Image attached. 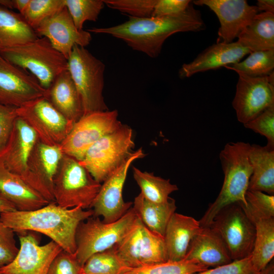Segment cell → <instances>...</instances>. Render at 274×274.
<instances>
[{"instance_id":"cell-1","label":"cell","mask_w":274,"mask_h":274,"mask_svg":"<svg viewBox=\"0 0 274 274\" xmlns=\"http://www.w3.org/2000/svg\"><path fill=\"white\" fill-rule=\"evenodd\" d=\"M206 28L200 12L192 4L183 12L165 16L133 18L120 24L88 29L122 40L133 50L157 57L167 38L179 32L198 31Z\"/></svg>"},{"instance_id":"cell-2","label":"cell","mask_w":274,"mask_h":274,"mask_svg":"<svg viewBox=\"0 0 274 274\" xmlns=\"http://www.w3.org/2000/svg\"><path fill=\"white\" fill-rule=\"evenodd\" d=\"M93 216L92 210L80 207L65 208L55 202L37 210H16L0 214V220L14 232L35 231L49 237L63 250L76 251V233L79 224Z\"/></svg>"},{"instance_id":"cell-3","label":"cell","mask_w":274,"mask_h":274,"mask_svg":"<svg viewBox=\"0 0 274 274\" xmlns=\"http://www.w3.org/2000/svg\"><path fill=\"white\" fill-rule=\"evenodd\" d=\"M250 147L248 143L232 142L227 143L221 151L223 183L218 196L199 220L201 227L210 226L218 213L228 205L239 202L247 206L245 196L252 173L249 157Z\"/></svg>"},{"instance_id":"cell-4","label":"cell","mask_w":274,"mask_h":274,"mask_svg":"<svg viewBox=\"0 0 274 274\" xmlns=\"http://www.w3.org/2000/svg\"><path fill=\"white\" fill-rule=\"evenodd\" d=\"M0 55L32 74L47 90L67 70V58L45 37L5 49Z\"/></svg>"},{"instance_id":"cell-5","label":"cell","mask_w":274,"mask_h":274,"mask_svg":"<svg viewBox=\"0 0 274 274\" xmlns=\"http://www.w3.org/2000/svg\"><path fill=\"white\" fill-rule=\"evenodd\" d=\"M101 185L79 160L63 154L53 179L55 202L65 208H91Z\"/></svg>"},{"instance_id":"cell-6","label":"cell","mask_w":274,"mask_h":274,"mask_svg":"<svg viewBox=\"0 0 274 274\" xmlns=\"http://www.w3.org/2000/svg\"><path fill=\"white\" fill-rule=\"evenodd\" d=\"M138 216L132 208L120 219L106 223L98 217H91L81 222L76 233L75 255L83 266L93 254L110 249L129 233Z\"/></svg>"},{"instance_id":"cell-7","label":"cell","mask_w":274,"mask_h":274,"mask_svg":"<svg viewBox=\"0 0 274 274\" xmlns=\"http://www.w3.org/2000/svg\"><path fill=\"white\" fill-rule=\"evenodd\" d=\"M134 146L132 129L122 124L92 145L79 162L101 184L132 155Z\"/></svg>"},{"instance_id":"cell-8","label":"cell","mask_w":274,"mask_h":274,"mask_svg":"<svg viewBox=\"0 0 274 274\" xmlns=\"http://www.w3.org/2000/svg\"><path fill=\"white\" fill-rule=\"evenodd\" d=\"M67 70L81 97L84 115L108 110L102 95L105 65L85 47L75 45Z\"/></svg>"},{"instance_id":"cell-9","label":"cell","mask_w":274,"mask_h":274,"mask_svg":"<svg viewBox=\"0 0 274 274\" xmlns=\"http://www.w3.org/2000/svg\"><path fill=\"white\" fill-rule=\"evenodd\" d=\"M210 227L221 237L232 260L251 256L255 239V227L239 202L222 209Z\"/></svg>"},{"instance_id":"cell-10","label":"cell","mask_w":274,"mask_h":274,"mask_svg":"<svg viewBox=\"0 0 274 274\" xmlns=\"http://www.w3.org/2000/svg\"><path fill=\"white\" fill-rule=\"evenodd\" d=\"M122 125L116 110L84 115L59 145L63 154L81 161L87 150L104 136Z\"/></svg>"},{"instance_id":"cell-11","label":"cell","mask_w":274,"mask_h":274,"mask_svg":"<svg viewBox=\"0 0 274 274\" xmlns=\"http://www.w3.org/2000/svg\"><path fill=\"white\" fill-rule=\"evenodd\" d=\"M113 248L130 268L167 261L164 237L150 231L139 217L129 233Z\"/></svg>"},{"instance_id":"cell-12","label":"cell","mask_w":274,"mask_h":274,"mask_svg":"<svg viewBox=\"0 0 274 274\" xmlns=\"http://www.w3.org/2000/svg\"><path fill=\"white\" fill-rule=\"evenodd\" d=\"M18 116L36 133L41 142L59 146L74 123L67 120L46 96L29 101L17 108Z\"/></svg>"},{"instance_id":"cell-13","label":"cell","mask_w":274,"mask_h":274,"mask_svg":"<svg viewBox=\"0 0 274 274\" xmlns=\"http://www.w3.org/2000/svg\"><path fill=\"white\" fill-rule=\"evenodd\" d=\"M238 75L232 105L238 121L244 124L274 106V72L261 77Z\"/></svg>"},{"instance_id":"cell-14","label":"cell","mask_w":274,"mask_h":274,"mask_svg":"<svg viewBox=\"0 0 274 274\" xmlns=\"http://www.w3.org/2000/svg\"><path fill=\"white\" fill-rule=\"evenodd\" d=\"M145 155L142 148L134 151L101 184L91 207L93 216H101L104 222L112 223L120 219L129 210L132 202L124 201L122 195L127 172L135 160L143 158Z\"/></svg>"},{"instance_id":"cell-15","label":"cell","mask_w":274,"mask_h":274,"mask_svg":"<svg viewBox=\"0 0 274 274\" xmlns=\"http://www.w3.org/2000/svg\"><path fill=\"white\" fill-rule=\"evenodd\" d=\"M17 233L20 242L18 253L10 263L0 267V274H47L62 248L53 241L40 245L38 238L29 231Z\"/></svg>"},{"instance_id":"cell-16","label":"cell","mask_w":274,"mask_h":274,"mask_svg":"<svg viewBox=\"0 0 274 274\" xmlns=\"http://www.w3.org/2000/svg\"><path fill=\"white\" fill-rule=\"evenodd\" d=\"M47 94V90L32 74L0 55L1 104L18 108Z\"/></svg>"},{"instance_id":"cell-17","label":"cell","mask_w":274,"mask_h":274,"mask_svg":"<svg viewBox=\"0 0 274 274\" xmlns=\"http://www.w3.org/2000/svg\"><path fill=\"white\" fill-rule=\"evenodd\" d=\"M63 154L59 146L38 140L29 155L24 182L49 202H55L53 179Z\"/></svg>"},{"instance_id":"cell-18","label":"cell","mask_w":274,"mask_h":274,"mask_svg":"<svg viewBox=\"0 0 274 274\" xmlns=\"http://www.w3.org/2000/svg\"><path fill=\"white\" fill-rule=\"evenodd\" d=\"M193 3L207 6L217 15L220 24L217 43L233 42L259 12L246 0H196Z\"/></svg>"},{"instance_id":"cell-19","label":"cell","mask_w":274,"mask_h":274,"mask_svg":"<svg viewBox=\"0 0 274 274\" xmlns=\"http://www.w3.org/2000/svg\"><path fill=\"white\" fill-rule=\"evenodd\" d=\"M38 37L47 38L68 59L75 45L85 47L91 40L87 30H79L65 7L43 21L34 29Z\"/></svg>"},{"instance_id":"cell-20","label":"cell","mask_w":274,"mask_h":274,"mask_svg":"<svg viewBox=\"0 0 274 274\" xmlns=\"http://www.w3.org/2000/svg\"><path fill=\"white\" fill-rule=\"evenodd\" d=\"M38 140L35 132L18 116L7 143L0 150V161L4 166L23 181L29 155Z\"/></svg>"},{"instance_id":"cell-21","label":"cell","mask_w":274,"mask_h":274,"mask_svg":"<svg viewBox=\"0 0 274 274\" xmlns=\"http://www.w3.org/2000/svg\"><path fill=\"white\" fill-rule=\"evenodd\" d=\"M251 52L237 41L217 43L200 53L192 61L182 65L179 71L181 78L195 74L236 63Z\"/></svg>"},{"instance_id":"cell-22","label":"cell","mask_w":274,"mask_h":274,"mask_svg":"<svg viewBox=\"0 0 274 274\" xmlns=\"http://www.w3.org/2000/svg\"><path fill=\"white\" fill-rule=\"evenodd\" d=\"M185 259L195 260L209 268L232 261L221 237L210 226L201 227L192 239Z\"/></svg>"},{"instance_id":"cell-23","label":"cell","mask_w":274,"mask_h":274,"mask_svg":"<svg viewBox=\"0 0 274 274\" xmlns=\"http://www.w3.org/2000/svg\"><path fill=\"white\" fill-rule=\"evenodd\" d=\"M201 227L199 221L175 212L167 223L163 236L167 260L184 259L192 239Z\"/></svg>"},{"instance_id":"cell-24","label":"cell","mask_w":274,"mask_h":274,"mask_svg":"<svg viewBox=\"0 0 274 274\" xmlns=\"http://www.w3.org/2000/svg\"><path fill=\"white\" fill-rule=\"evenodd\" d=\"M46 97L63 117L73 123L84 115L81 97L68 70L56 79L47 90Z\"/></svg>"},{"instance_id":"cell-25","label":"cell","mask_w":274,"mask_h":274,"mask_svg":"<svg viewBox=\"0 0 274 274\" xmlns=\"http://www.w3.org/2000/svg\"><path fill=\"white\" fill-rule=\"evenodd\" d=\"M0 193L18 211H32L49 203L20 177L8 170L1 161Z\"/></svg>"},{"instance_id":"cell-26","label":"cell","mask_w":274,"mask_h":274,"mask_svg":"<svg viewBox=\"0 0 274 274\" xmlns=\"http://www.w3.org/2000/svg\"><path fill=\"white\" fill-rule=\"evenodd\" d=\"M249 157L252 167L248 190L274 194V150L251 145Z\"/></svg>"},{"instance_id":"cell-27","label":"cell","mask_w":274,"mask_h":274,"mask_svg":"<svg viewBox=\"0 0 274 274\" xmlns=\"http://www.w3.org/2000/svg\"><path fill=\"white\" fill-rule=\"evenodd\" d=\"M237 42L251 52L274 49V13L256 14L239 33Z\"/></svg>"},{"instance_id":"cell-28","label":"cell","mask_w":274,"mask_h":274,"mask_svg":"<svg viewBox=\"0 0 274 274\" xmlns=\"http://www.w3.org/2000/svg\"><path fill=\"white\" fill-rule=\"evenodd\" d=\"M133 209L144 225L152 232L164 236L167 223L177 209L175 199L164 203L146 199L140 193L132 202Z\"/></svg>"},{"instance_id":"cell-29","label":"cell","mask_w":274,"mask_h":274,"mask_svg":"<svg viewBox=\"0 0 274 274\" xmlns=\"http://www.w3.org/2000/svg\"><path fill=\"white\" fill-rule=\"evenodd\" d=\"M38 37L22 15L0 6V52Z\"/></svg>"},{"instance_id":"cell-30","label":"cell","mask_w":274,"mask_h":274,"mask_svg":"<svg viewBox=\"0 0 274 274\" xmlns=\"http://www.w3.org/2000/svg\"><path fill=\"white\" fill-rule=\"evenodd\" d=\"M249 219L256 230L251 259L254 268L260 272L272 261L274 256V217Z\"/></svg>"},{"instance_id":"cell-31","label":"cell","mask_w":274,"mask_h":274,"mask_svg":"<svg viewBox=\"0 0 274 274\" xmlns=\"http://www.w3.org/2000/svg\"><path fill=\"white\" fill-rule=\"evenodd\" d=\"M133 176L141 189V194L147 200L156 203H164L169 199V194L178 187L169 180L155 176L153 174L142 172L133 167Z\"/></svg>"},{"instance_id":"cell-32","label":"cell","mask_w":274,"mask_h":274,"mask_svg":"<svg viewBox=\"0 0 274 274\" xmlns=\"http://www.w3.org/2000/svg\"><path fill=\"white\" fill-rule=\"evenodd\" d=\"M249 54L244 60L225 67L251 77H264L274 72V49L253 51Z\"/></svg>"},{"instance_id":"cell-33","label":"cell","mask_w":274,"mask_h":274,"mask_svg":"<svg viewBox=\"0 0 274 274\" xmlns=\"http://www.w3.org/2000/svg\"><path fill=\"white\" fill-rule=\"evenodd\" d=\"M130 269L113 247L91 255L82 266V274H124Z\"/></svg>"},{"instance_id":"cell-34","label":"cell","mask_w":274,"mask_h":274,"mask_svg":"<svg viewBox=\"0 0 274 274\" xmlns=\"http://www.w3.org/2000/svg\"><path fill=\"white\" fill-rule=\"evenodd\" d=\"M209 268L193 260L165 262L131 268L124 274H193Z\"/></svg>"},{"instance_id":"cell-35","label":"cell","mask_w":274,"mask_h":274,"mask_svg":"<svg viewBox=\"0 0 274 274\" xmlns=\"http://www.w3.org/2000/svg\"><path fill=\"white\" fill-rule=\"evenodd\" d=\"M76 27L82 30L87 21H96L104 7L101 0H64Z\"/></svg>"},{"instance_id":"cell-36","label":"cell","mask_w":274,"mask_h":274,"mask_svg":"<svg viewBox=\"0 0 274 274\" xmlns=\"http://www.w3.org/2000/svg\"><path fill=\"white\" fill-rule=\"evenodd\" d=\"M64 7V0H30L22 16L34 30L43 21Z\"/></svg>"},{"instance_id":"cell-37","label":"cell","mask_w":274,"mask_h":274,"mask_svg":"<svg viewBox=\"0 0 274 274\" xmlns=\"http://www.w3.org/2000/svg\"><path fill=\"white\" fill-rule=\"evenodd\" d=\"M247 206L241 203L246 214L253 217H274V195L259 191L248 190L246 193Z\"/></svg>"},{"instance_id":"cell-38","label":"cell","mask_w":274,"mask_h":274,"mask_svg":"<svg viewBox=\"0 0 274 274\" xmlns=\"http://www.w3.org/2000/svg\"><path fill=\"white\" fill-rule=\"evenodd\" d=\"M108 7L133 18L150 17L157 0H103Z\"/></svg>"},{"instance_id":"cell-39","label":"cell","mask_w":274,"mask_h":274,"mask_svg":"<svg viewBox=\"0 0 274 274\" xmlns=\"http://www.w3.org/2000/svg\"><path fill=\"white\" fill-rule=\"evenodd\" d=\"M244 125L265 136L267 140L265 146L270 150H274V106L266 109Z\"/></svg>"},{"instance_id":"cell-40","label":"cell","mask_w":274,"mask_h":274,"mask_svg":"<svg viewBox=\"0 0 274 274\" xmlns=\"http://www.w3.org/2000/svg\"><path fill=\"white\" fill-rule=\"evenodd\" d=\"M75 253L61 250L52 261L47 274H82Z\"/></svg>"},{"instance_id":"cell-41","label":"cell","mask_w":274,"mask_h":274,"mask_svg":"<svg viewBox=\"0 0 274 274\" xmlns=\"http://www.w3.org/2000/svg\"><path fill=\"white\" fill-rule=\"evenodd\" d=\"M19 249L16 244L14 231L0 220V267L10 263Z\"/></svg>"},{"instance_id":"cell-42","label":"cell","mask_w":274,"mask_h":274,"mask_svg":"<svg viewBox=\"0 0 274 274\" xmlns=\"http://www.w3.org/2000/svg\"><path fill=\"white\" fill-rule=\"evenodd\" d=\"M193 274H260L253 266L251 256Z\"/></svg>"},{"instance_id":"cell-43","label":"cell","mask_w":274,"mask_h":274,"mask_svg":"<svg viewBox=\"0 0 274 274\" xmlns=\"http://www.w3.org/2000/svg\"><path fill=\"white\" fill-rule=\"evenodd\" d=\"M17 117V108L0 104V150L7 143Z\"/></svg>"},{"instance_id":"cell-44","label":"cell","mask_w":274,"mask_h":274,"mask_svg":"<svg viewBox=\"0 0 274 274\" xmlns=\"http://www.w3.org/2000/svg\"><path fill=\"white\" fill-rule=\"evenodd\" d=\"M191 3L190 0H157L151 17L165 16L182 13Z\"/></svg>"},{"instance_id":"cell-45","label":"cell","mask_w":274,"mask_h":274,"mask_svg":"<svg viewBox=\"0 0 274 274\" xmlns=\"http://www.w3.org/2000/svg\"><path fill=\"white\" fill-rule=\"evenodd\" d=\"M256 6L258 12L274 13L273 0H258Z\"/></svg>"},{"instance_id":"cell-46","label":"cell","mask_w":274,"mask_h":274,"mask_svg":"<svg viewBox=\"0 0 274 274\" xmlns=\"http://www.w3.org/2000/svg\"><path fill=\"white\" fill-rule=\"evenodd\" d=\"M17 210L15 206L0 193V214Z\"/></svg>"},{"instance_id":"cell-47","label":"cell","mask_w":274,"mask_h":274,"mask_svg":"<svg viewBox=\"0 0 274 274\" xmlns=\"http://www.w3.org/2000/svg\"><path fill=\"white\" fill-rule=\"evenodd\" d=\"M30 0H15V9L19 11V13L23 15L25 12Z\"/></svg>"},{"instance_id":"cell-48","label":"cell","mask_w":274,"mask_h":274,"mask_svg":"<svg viewBox=\"0 0 274 274\" xmlns=\"http://www.w3.org/2000/svg\"><path fill=\"white\" fill-rule=\"evenodd\" d=\"M0 6L12 10L15 9V0H0Z\"/></svg>"},{"instance_id":"cell-49","label":"cell","mask_w":274,"mask_h":274,"mask_svg":"<svg viewBox=\"0 0 274 274\" xmlns=\"http://www.w3.org/2000/svg\"><path fill=\"white\" fill-rule=\"evenodd\" d=\"M260 274H274V263L273 260L271 261L263 270L260 271Z\"/></svg>"}]
</instances>
